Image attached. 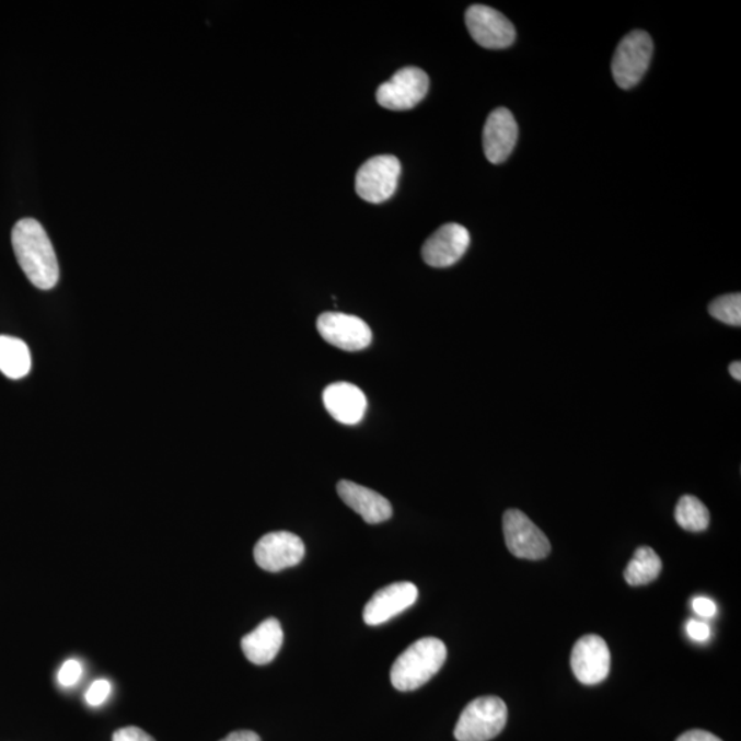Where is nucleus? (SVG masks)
<instances>
[{
	"mask_svg": "<svg viewBox=\"0 0 741 741\" xmlns=\"http://www.w3.org/2000/svg\"><path fill=\"white\" fill-rule=\"evenodd\" d=\"M112 685L107 680H99L92 683L85 692V701L90 706H101L109 697Z\"/></svg>",
	"mask_w": 741,
	"mask_h": 741,
	"instance_id": "nucleus-23",
	"label": "nucleus"
},
{
	"mask_svg": "<svg viewBox=\"0 0 741 741\" xmlns=\"http://www.w3.org/2000/svg\"><path fill=\"white\" fill-rule=\"evenodd\" d=\"M662 571V560L650 546H640L633 555L625 570V580L630 587L648 586Z\"/></svg>",
	"mask_w": 741,
	"mask_h": 741,
	"instance_id": "nucleus-19",
	"label": "nucleus"
},
{
	"mask_svg": "<svg viewBox=\"0 0 741 741\" xmlns=\"http://www.w3.org/2000/svg\"><path fill=\"white\" fill-rule=\"evenodd\" d=\"M675 521L680 528L686 532H705L710 524V512L707 507L695 496L686 495L681 497L678 507H675Z\"/></svg>",
	"mask_w": 741,
	"mask_h": 741,
	"instance_id": "nucleus-20",
	"label": "nucleus"
},
{
	"mask_svg": "<svg viewBox=\"0 0 741 741\" xmlns=\"http://www.w3.org/2000/svg\"><path fill=\"white\" fill-rule=\"evenodd\" d=\"M12 243L15 257L35 288L51 290L58 283L59 265L53 243L39 221L21 219L14 225Z\"/></svg>",
	"mask_w": 741,
	"mask_h": 741,
	"instance_id": "nucleus-1",
	"label": "nucleus"
},
{
	"mask_svg": "<svg viewBox=\"0 0 741 741\" xmlns=\"http://www.w3.org/2000/svg\"><path fill=\"white\" fill-rule=\"evenodd\" d=\"M708 312L714 319L729 324V326L740 327L741 324V296L740 293L718 297L708 306Z\"/></svg>",
	"mask_w": 741,
	"mask_h": 741,
	"instance_id": "nucleus-21",
	"label": "nucleus"
},
{
	"mask_svg": "<svg viewBox=\"0 0 741 741\" xmlns=\"http://www.w3.org/2000/svg\"><path fill=\"white\" fill-rule=\"evenodd\" d=\"M429 76L419 68L400 69L377 91V101L389 111H409L420 104L429 91Z\"/></svg>",
	"mask_w": 741,
	"mask_h": 741,
	"instance_id": "nucleus-7",
	"label": "nucleus"
},
{
	"mask_svg": "<svg viewBox=\"0 0 741 741\" xmlns=\"http://www.w3.org/2000/svg\"><path fill=\"white\" fill-rule=\"evenodd\" d=\"M81 674H83V667H81V663L74 661V659H69V661L62 664L61 670H59L58 683L65 686V688H69V686L78 684Z\"/></svg>",
	"mask_w": 741,
	"mask_h": 741,
	"instance_id": "nucleus-22",
	"label": "nucleus"
},
{
	"mask_svg": "<svg viewBox=\"0 0 741 741\" xmlns=\"http://www.w3.org/2000/svg\"><path fill=\"white\" fill-rule=\"evenodd\" d=\"M323 403L327 413L343 425H356L364 418L367 398L359 387L338 382L326 387Z\"/></svg>",
	"mask_w": 741,
	"mask_h": 741,
	"instance_id": "nucleus-16",
	"label": "nucleus"
},
{
	"mask_svg": "<svg viewBox=\"0 0 741 741\" xmlns=\"http://www.w3.org/2000/svg\"><path fill=\"white\" fill-rule=\"evenodd\" d=\"M572 673L586 685L602 683L610 673L611 653L607 642L598 635L580 638L572 648L570 658Z\"/></svg>",
	"mask_w": 741,
	"mask_h": 741,
	"instance_id": "nucleus-11",
	"label": "nucleus"
},
{
	"mask_svg": "<svg viewBox=\"0 0 741 741\" xmlns=\"http://www.w3.org/2000/svg\"><path fill=\"white\" fill-rule=\"evenodd\" d=\"M675 741H722V740L717 738L716 734L706 732V730L695 729L690 730V732L681 734L680 738Z\"/></svg>",
	"mask_w": 741,
	"mask_h": 741,
	"instance_id": "nucleus-27",
	"label": "nucleus"
},
{
	"mask_svg": "<svg viewBox=\"0 0 741 741\" xmlns=\"http://www.w3.org/2000/svg\"><path fill=\"white\" fill-rule=\"evenodd\" d=\"M282 644V625L278 620L268 618L242 638L241 647L248 662L263 667L274 661Z\"/></svg>",
	"mask_w": 741,
	"mask_h": 741,
	"instance_id": "nucleus-17",
	"label": "nucleus"
},
{
	"mask_svg": "<svg viewBox=\"0 0 741 741\" xmlns=\"http://www.w3.org/2000/svg\"><path fill=\"white\" fill-rule=\"evenodd\" d=\"M729 372H730V375H732L736 381H740L741 380V362L740 361H733L732 364L729 366Z\"/></svg>",
	"mask_w": 741,
	"mask_h": 741,
	"instance_id": "nucleus-29",
	"label": "nucleus"
},
{
	"mask_svg": "<svg viewBox=\"0 0 741 741\" xmlns=\"http://www.w3.org/2000/svg\"><path fill=\"white\" fill-rule=\"evenodd\" d=\"M508 710L497 696H483L470 702L454 728L458 741H489L506 728Z\"/></svg>",
	"mask_w": 741,
	"mask_h": 741,
	"instance_id": "nucleus-3",
	"label": "nucleus"
},
{
	"mask_svg": "<svg viewBox=\"0 0 741 741\" xmlns=\"http://www.w3.org/2000/svg\"><path fill=\"white\" fill-rule=\"evenodd\" d=\"M400 173H402V164L396 157H372L357 172V196L371 204L387 201L396 192Z\"/></svg>",
	"mask_w": 741,
	"mask_h": 741,
	"instance_id": "nucleus-5",
	"label": "nucleus"
},
{
	"mask_svg": "<svg viewBox=\"0 0 741 741\" xmlns=\"http://www.w3.org/2000/svg\"><path fill=\"white\" fill-rule=\"evenodd\" d=\"M466 25L473 39L490 50H501L516 42L517 32L511 21L484 4H474L467 10Z\"/></svg>",
	"mask_w": 741,
	"mask_h": 741,
	"instance_id": "nucleus-8",
	"label": "nucleus"
},
{
	"mask_svg": "<svg viewBox=\"0 0 741 741\" xmlns=\"http://www.w3.org/2000/svg\"><path fill=\"white\" fill-rule=\"evenodd\" d=\"M113 741H155L144 730L137 727H127L116 730Z\"/></svg>",
	"mask_w": 741,
	"mask_h": 741,
	"instance_id": "nucleus-24",
	"label": "nucleus"
},
{
	"mask_svg": "<svg viewBox=\"0 0 741 741\" xmlns=\"http://www.w3.org/2000/svg\"><path fill=\"white\" fill-rule=\"evenodd\" d=\"M502 532L508 549L519 559L540 560L551 554L548 537L522 511L508 510L505 513Z\"/></svg>",
	"mask_w": 741,
	"mask_h": 741,
	"instance_id": "nucleus-6",
	"label": "nucleus"
},
{
	"mask_svg": "<svg viewBox=\"0 0 741 741\" xmlns=\"http://www.w3.org/2000/svg\"><path fill=\"white\" fill-rule=\"evenodd\" d=\"M317 332L326 343L343 350H362L372 343L370 326L362 319L346 313H322L317 319Z\"/></svg>",
	"mask_w": 741,
	"mask_h": 741,
	"instance_id": "nucleus-9",
	"label": "nucleus"
},
{
	"mask_svg": "<svg viewBox=\"0 0 741 741\" xmlns=\"http://www.w3.org/2000/svg\"><path fill=\"white\" fill-rule=\"evenodd\" d=\"M305 545L299 535L290 532L265 534L254 546V560L263 570L279 572L300 564Z\"/></svg>",
	"mask_w": 741,
	"mask_h": 741,
	"instance_id": "nucleus-10",
	"label": "nucleus"
},
{
	"mask_svg": "<svg viewBox=\"0 0 741 741\" xmlns=\"http://www.w3.org/2000/svg\"><path fill=\"white\" fill-rule=\"evenodd\" d=\"M470 242H472V238H470L467 229L456 223H449L438 229L425 242L421 256L430 267H451L467 252Z\"/></svg>",
	"mask_w": 741,
	"mask_h": 741,
	"instance_id": "nucleus-12",
	"label": "nucleus"
},
{
	"mask_svg": "<svg viewBox=\"0 0 741 741\" xmlns=\"http://www.w3.org/2000/svg\"><path fill=\"white\" fill-rule=\"evenodd\" d=\"M518 140V124L506 107L491 112L486 120L483 143L486 159L491 164H501L511 155Z\"/></svg>",
	"mask_w": 741,
	"mask_h": 741,
	"instance_id": "nucleus-14",
	"label": "nucleus"
},
{
	"mask_svg": "<svg viewBox=\"0 0 741 741\" xmlns=\"http://www.w3.org/2000/svg\"><path fill=\"white\" fill-rule=\"evenodd\" d=\"M220 741H262V739L252 730H238V732H232Z\"/></svg>",
	"mask_w": 741,
	"mask_h": 741,
	"instance_id": "nucleus-28",
	"label": "nucleus"
},
{
	"mask_svg": "<svg viewBox=\"0 0 741 741\" xmlns=\"http://www.w3.org/2000/svg\"><path fill=\"white\" fill-rule=\"evenodd\" d=\"M418 588L413 582H396L378 591L364 609V622L378 626L402 614L418 600Z\"/></svg>",
	"mask_w": 741,
	"mask_h": 741,
	"instance_id": "nucleus-13",
	"label": "nucleus"
},
{
	"mask_svg": "<svg viewBox=\"0 0 741 741\" xmlns=\"http://www.w3.org/2000/svg\"><path fill=\"white\" fill-rule=\"evenodd\" d=\"M337 491L345 505L359 513L367 523L386 522L393 516L391 501L366 486L351 483V481H340Z\"/></svg>",
	"mask_w": 741,
	"mask_h": 741,
	"instance_id": "nucleus-15",
	"label": "nucleus"
},
{
	"mask_svg": "<svg viewBox=\"0 0 741 741\" xmlns=\"http://www.w3.org/2000/svg\"><path fill=\"white\" fill-rule=\"evenodd\" d=\"M653 51L651 36L644 31H633L616 47L613 65V78L621 89L629 90L640 83L650 67Z\"/></svg>",
	"mask_w": 741,
	"mask_h": 741,
	"instance_id": "nucleus-4",
	"label": "nucleus"
},
{
	"mask_svg": "<svg viewBox=\"0 0 741 741\" xmlns=\"http://www.w3.org/2000/svg\"><path fill=\"white\" fill-rule=\"evenodd\" d=\"M31 366V351L24 340L0 335V372L18 381L30 374Z\"/></svg>",
	"mask_w": 741,
	"mask_h": 741,
	"instance_id": "nucleus-18",
	"label": "nucleus"
},
{
	"mask_svg": "<svg viewBox=\"0 0 741 741\" xmlns=\"http://www.w3.org/2000/svg\"><path fill=\"white\" fill-rule=\"evenodd\" d=\"M686 632H688V635L691 638H694L695 641H706L708 640V637H710V627H708L705 622H699L692 620L688 622V625H686Z\"/></svg>",
	"mask_w": 741,
	"mask_h": 741,
	"instance_id": "nucleus-25",
	"label": "nucleus"
},
{
	"mask_svg": "<svg viewBox=\"0 0 741 741\" xmlns=\"http://www.w3.org/2000/svg\"><path fill=\"white\" fill-rule=\"evenodd\" d=\"M447 656L445 644L440 638H420L393 663L391 680L394 688L402 692L420 688L440 672Z\"/></svg>",
	"mask_w": 741,
	"mask_h": 741,
	"instance_id": "nucleus-2",
	"label": "nucleus"
},
{
	"mask_svg": "<svg viewBox=\"0 0 741 741\" xmlns=\"http://www.w3.org/2000/svg\"><path fill=\"white\" fill-rule=\"evenodd\" d=\"M692 607H694L697 615L706 616V618H710V616H714L717 613L716 603L707 598L694 599V602H692Z\"/></svg>",
	"mask_w": 741,
	"mask_h": 741,
	"instance_id": "nucleus-26",
	"label": "nucleus"
}]
</instances>
